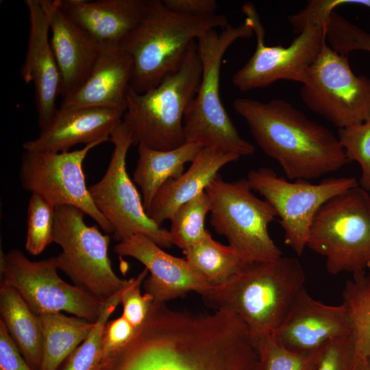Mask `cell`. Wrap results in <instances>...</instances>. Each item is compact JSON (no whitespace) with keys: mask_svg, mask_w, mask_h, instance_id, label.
<instances>
[{"mask_svg":"<svg viewBox=\"0 0 370 370\" xmlns=\"http://www.w3.org/2000/svg\"><path fill=\"white\" fill-rule=\"evenodd\" d=\"M254 338L236 314H195L153 302L130 341L97 370H257Z\"/></svg>","mask_w":370,"mask_h":370,"instance_id":"1","label":"cell"},{"mask_svg":"<svg viewBox=\"0 0 370 370\" xmlns=\"http://www.w3.org/2000/svg\"><path fill=\"white\" fill-rule=\"evenodd\" d=\"M233 108L291 180L317 178L349 162L338 136L284 99L238 98Z\"/></svg>","mask_w":370,"mask_h":370,"instance_id":"2","label":"cell"},{"mask_svg":"<svg viewBox=\"0 0 370 370\" xmlns=\"http://www.w3.org/2000/svg\"><path fill=\"white\" fill-rule=\"evenodd\" d=\"M305 281L299 260L282 256L249 263L228 282L210 287L201 296L214 311L239 317L256 341L281 325Z\"/></svg>","mask_w":370,"mask_h":370,"instance_id":"3","label":"cell"},{"mask_svg":"<svg viewBox=\"0 0 370 370\" xmlns=\"http://www.w3.org/2000/svg\"><path fill=\"white\" fill-rule=\"evenodd\" d=\"M228 24L223 14H182L161 0H147L141 21L120 43L133 61L130 87L143 93L156 86L178 69L192 42Z\"/></svg>","mask_w":370,"mask_h":370,"instance_id":"4","label":"cell"},{"mask_svg":"<svg viewBox=\"0 0 370 370\" xmlns=\"http://www.w3.org/2000/svg\"><path fill=\"white\" fill-rule=\"evenodd\" d=\"M253 35L251 25L245 19L237 26L229 23L220 32L210 30L197 40L202 72L198 90L184 113L186 143L240 158L254 153V145L240 136L219 94L221 67L226 51L237 40Z\"/></svg>","mask_w":370,"mask_h":370,"instance_id":"5","label":"cell"},{"mask_svg":"<svg viewBox=\"0 0 370 370\" xmlns=\"http://www.w3.org/2000/svg\"><path fill=\"white\" fill-rule=\"evenodd\" d=\"M201 72L195 40L178 69L158 85L143 93L130 88L123 122L131 133L133 145L167 151L186 143L184 113L198 90Z\"/></svg>","mask_w":370,"mask_h":370,"instance_id":"6","label":"cell"},{"mask_svg":"<svg viewBox=\"0 0 370 370\" xmlns=\"http://www.w3.org/2000/svg\"><path fill=\"white\" fill-rule=\"evenodd\" d=\"M307 247L336 275L365 270L370 262V195L359 185L336 195L316 213Z\"/></svg>","mask_w":370,"mask_h":370,"instance_id":"7","label":"cell"},{"mask_svg":"<svg viewBox=\"0 0 370 370\" xmlns=\"http://www.w3.org/2000/svg\"><path fill=\"white\" fill-rule=\"evenodd\" d=\"M252 190L247 178L226 182L219 175L206 189L210 224L248 263L271 261L283 256L268 231L278 215Z\"/></svg>","mask_w":370,"mask_h":370,"instance_id":"8","label":"cell"},{"mask_svg":"<svg viewBox=\"0 0 370 370\" xmlns=\"http://www.w3.org/2000/svg\"><path fill=\"white\" fill-rule=\"evenodd\" d=\"M82 210L69 205L56 206L53 243L61 248L54 256L58 270L102 302L131 282L112 269L108 250L109 234L88 226Z\"/></svg>","mask_w":370,"mask_h":370,"instance_id":"9","label":"cell"},{"mask_svg":"<svg viewBox=\"0 0 370 370\" xmlns=\"http://www.w3.org/2000/svg\"><path fill=\"white\" fill-rule=\"evenodd\" d=\"M114 149L107 169L99 181L88 188L91 199L112 229L119 242L141 234L163 248L173 245L169 231L147 215L143 200L126 169V158L132 145L131 133L122 122L110 136Z\"/></svg>","mask_w":370,"mask_h":370,"instance_id":"10","label":"cell"},{"mask_svg":"<svg viewBox=\"0 0 370 370\" xmlns=\"http://www.w3.org/2000/svg\"><path fill=\"white\" fill-rule=\"evenodd\" d=\"M54 256L30 260L18 249L1 251V283L12 286L36 314L66 312L95 323L104 302L63 280Z\"/></svg>","mask_w":370,"mask_h":370,"instance_id":"11","label":"cell"},{"mask_svg":"<svg viewBox=\"0 0 370 370\" xmlns=\"http://www.w3.org/2000/svg\"><path fill=\"white\" fill-rule=\"evenodd\" d=\"M242 11L256 38V49L232 75L233 85L241 92L267 87L279 80L306 84L309 69L326 41L325 23L308 25L287 47L265 44V29L255 5L244 3Z\"/></svg>","mask_w":370,"mask_h":370,"instance_id":"12","label":"cell"},{"mask_svg":"<svg viewBox=\"0 0 370 370\" xmlns=\"http://www.w3.org/2000/svg\"><path fill=\"white\" fill-rule=\"evenodd\" d=\"M300 95L310 110L338 129L370 118V79L356 76L347 56L332 49L326 41L309 69V82L302 85Z\"/></svg>","mask_w":370,"mask_h":370,"instance_id":"13","label":"cell"},{"mask_svg":"<svg viewBox=\"0 0 370 370\" xmlns=\"http://www.w3.org/2000/svg\"><path fill=\"white\" fill-rule=\"evenodd\" d=\"M247 179L252 190L275 210L284 243L297 256L307 247L312 222L321 206L336 195L359 185L353 177H329L318 184L303 180L291 182L269 167L249 171Z\"/></svg>","mask_w":370,"mask_h":370,"instance_id":"14","label":"cell"},{"mask_svg":"<svg viewBox=\"0 0 370 370\" xmlns=\"http://www.w3.org/2000/svg\"><path fill=\"white\" fill-rule=\"evenodd\" d=\"M103 143L97 141L72 151H25L19 180L25 190L42 196L56 206L69 205L78 208L106 234L112 235L110 223L91 199L82 169L88 152Z\"/></svg>","mask_w":370,"mask_h":370,"instance_id":"15","label":"cell"},{"mask_svg":"<svg viewBox=\"0 0 370 370\" xmlns=\"http://www.w3.org/2000/svg\"><path fill=\"white\" fill-rule=\"evenodd\" d=\"M114 251L136 259L148 270L143 286L155 303H166L190 292L201 295L211 287L185 258L166 253L143 234H133L119 242Z\"/></svg>","mask_w":370,"mask_h":370,"instance_id":"16","label":"cell"},{"mask_svg":"<svg viewBox=\"0 0 370 370\" xmlns=\"http://www.w3.org/2000/svg\"><path fill=\"white\" fill-rule=\"evenodd\" d=\"M29 21L27 48L21 75L26 84L32 83L40 130L48 125L58 109L60 75L51 44L49 18L40 0L24 1Z\"/></svg>","mask_w":370,"mask_h":370,"instance_id":"17","label":"cell"},{"mask_svg":"<svg viewBox=\"0 0 370 370\" xmlns=\"http://www.w3.org/2000/svg\"><path fill=\"white\" fill-rule=\"evenodd\" d=\"M286 347L310 352L328 341L352 334L345 306H330L312 297L303 287L281 325L273 332Z\"/></svg>","mask_w":370,"mask_h":370,"instance_id":"18","label":"cell"},{"mask_svg":"<svg viewBox=\"0 0 370 370\" xmlns=\"http://www.w3.org/2000/svg\"><path fill=\"white\" fill-rule=\"evenodd\" d=\"M49 18L50 41L60 75V95L66 99L84 83L99 57L101 44L77 25L58 0H40Z\"/></svg>","mask_w":370,"mask_h":370,"instance_id":"19","label":"cell"},{"mask_svg":"<svg viewBox=\"0 0 370 370\" xmlns=\"http://www.w3.org/2000/svg\"><path fill=\"white\" fill-rule=\"evenodd\" d=\"M124 113L105 107H60L51 123L23 147L30 151L62 152L80 143H104L110 140V134L122 122Z\"/></svg>","mask_w":370,"mask_h":370,"instance_id":"20","label":"cell"},{"mask_svg":"<svg viewBox=\"0 0 370 370\" xmlns=\"http://www.w3.org/2000/svg\"><path fill=\"white\" fill-rule=\"evenodd\" d=\"M133 61L119 43H103L96 63L82 86L60 107H105L125 111Z\"/></svg>","mask_w":370,"mask_h":370,"instance_id":"21","label":"cell"},{"mask_svg":"<svg viewBox=\"0 0 370 370\" xmlns=\"http://www.w3.org/2000/svg\"><path fill=\"white\" fill-rule=\"evenodd\" d=\"M147 0H58L61 8L99 43H121L142 19Z\"/></svg>","mask_w":370,"mask_h":370,"instance_id":"22","label":"cell"},{"mask_svg":"<svg viewBox=\"0 0 370 370\" xmlns=\"http://www.w3.org/2000/svg\"><path fill=\"white\" fill-rule=\"evenodd\" d=\"M239 158L234 154L202 148L186 171L169 180L156 193L146 210L148 217L158 225L170 220L180 206L206 190L221 168Z\"/></svg>","mask_w":370,"mask_h":370,"instance_id":"23","label":"cell"},{"mask_svg":"<svg viewBox=\"0 0 370 370\" xmlns=\"http://www.w3.org/2000/svg\"><path fill=\"white\" fill-rule=\"evenodd\" d=\"M137 146L138 158L132 179L141 190L145 210L163 184L181 175L184 165L191 163L204 148L193 143H185L167 151L154 149L143 144Z\"/></svg>","mask_w":370,"mask_h":370,"instance_id":"24","label":"cell"},{"mask_svg":"<svg viewBox=\"0 0 370 370\" xmlns=\"http://www.w3.org/2000/svg\"><path fill=\"white\" fill-rule=\"evenodd\" d=\"M0 321L32 370H40L42 334L38 314L12 286L0 284Z\"/></svg>","mask_w":370,"mask_h":370,"instance_id":"25","label":"cell"},{"mask_svg":"<svg viewBox=\"0 0 370 370\" xmlns=\"http://www.w3.org/2000/svg\"><path fill=\"white\" fill-rule=\"evenodd\" d=\"M38 315L42 334L40 370H58L88 336L95 323L62 312Z\"/></svg>","mask_w":370,"mask_h":370,"instance_id":"26","label":"cell"},{"mask_svg":"<svg viewBox=\"0 0 370 370\" xmlns=\"http://www.w3.org/2000/svg\"><path fill=\"white\" fill-rule=\"evenodd\" d=\"M182 251L186 260L211 286L226 283L249 264L234 247L215 241L209 231Z\"/></svg>","mask_w":370,"mask_h":370,"instance_id":"27","label":"cell"},{"mask_svg":"<svg viewBox=\"0 0 370 370\" xmlns=\"http://www.w3.org/2000/svg\"><path fill=\"white\" fill-rule=\"evenodd\" d=\"M342 292L354 344V361L370 358V271H356Z\"/></svg>","mask_w":370,"mask_h":370,"instance_id":"28","label":"cell"},{"mask_svg":"<svg viewBox=\"0 0 370 370\" xmlns=\"http://www.w3.org/2000/svg\"><path fill=\"white\" fill-rule=\"evenodd\" d=\"M210 212V199L206 190L180 206L170 219L173 245L182 251L202 239L208 230L204 223Z\"/></svg>","mask_w":370,"mask_h":370,"instance_id":"29","label":"cell"},{"mask_svg":"<svg viewBox=\"0 0 370 370\" xmlns=\"http://www.w3.org/2000/svg\"><path fill=\"white\" fill-rule=\"evenodd\" d=\"M126 287L104 301L88 336L71 353L58 370H97L102 360L101 344L105 326L110 317L121 304Z\"/></svg>","mask_w":370,"mask_h":370,"instance_id":"30","label":"cell"},{"mask_svg":"<svg viewBox=\"0 0 370 370\" xmlns=\"http://www.w3.org/2000/svg\"><path fill=\"white\" fill-rule=\"evenodd\" d=\"M258 354L257 370H315L320 349L297 352L284 346L271 333L255 341Z\"/></svg>","mask_w":370,"mask_h":370,"instance_id":"31","label":"cell"},{"mask_svg":"<svg viewBox=\"0 0 370 370\" xmlns=\"http://www.w3.org/2000/svg\"><path fill=\"white\" fill-rule=\"evenodd\" d=\"M56 206L42 196L32 193L27 208L25 247L32 256L41 254L53 243Z\"/></svg>","mask_w":370,"mask_h":370,"instance_id":"32","label":"cell"},{"mask_svg":"<svg viewBox=\"0 0 370 370\" xmlns=\"http://www.w3.org/2000/svg\"><path fill=\"white\" fill-rule=\"evenodd\" d=\"M338 138L349 162L361 169L359 186L370 192V118L364 123L338 129Z\"/></svg>","mask_w":370,"mask_h":370,"instance_id":"33","label":"cell"},{"mask_svg":"<svg viewBox=\"0 0 370 370\" xmlns=\"http://www.w3.org/2000/svg\"><path fill=\"white\" fill-rule=\"evenodd\" d=\"M325 40L339 53L354 50L370 52V34L333 11L325 23Z\"/></svg>","mask_w":370,"mask_h":370,"instance_id":"34","label":"cell"},{"mask_svg":"<svg viewBox=\"0 0 370 370\" xmlns=\"http://www.w3.org/2000/svg\"><path fill=\"white\" fill-rule=\"evenodd\" d=\"M148 273V270L145 268L136 277L132 278L121 297V316L136 328L144 322L153 302L149 294H142L140 291V286Z\"/></svg>","mask_w":370,"mask_h":370,"instance_id":"35","label":"cell"},{"mask_svg":"<svg viewBox=\"0 0 370 370\" xmlns=\"http://www.w3.org/2000/svg\"><path fill=\"white\" fill-rule=\"evenodd\" d=\"M354 344L352 334L334 338L319 351L315 370H352Z\"/></svg>","mask_w":370,"mask_h":370,"instance_id":"36","label":"cell"},{"mask_svg":"<svg viewBox=\"0 0 370 370\" xmlns=\"http://www.w3.org/2000/svg\"><path fill=\"white\" fill-rule=\"evenodd\" d=\"M135 331L136 328L123 316L108 321L102 338V359L125 345Z\"/></svg>","mask_w":370,"mask_h":370,"instance_id":"37","label":"cell"},{"mask_svg":"<svg viewBox=\"0 0 370 370\" xmlns=\"http://www.w3.org/2000/svg\"><path fill=\"white\" fill-rule=\"evenodd\" d=\"M0 370H32L0 321Z\"/></svg>","mask_w":370,"mask_h":370,"instance_id":"38","label":"cell"},{"mask_svg":"<svg viewBox=\"0 0 370 370\" xmlns=\"http://www.w3.org/2000/svg\"><path fill=\"white\" fill-rule=\"evenodd\" d=\"M169 10L190 16H205L217 14L215 0H162Z\"/></svg>","mask_w":370,"mask_h":370,"instance_id":"39","label":"cell"},{"mask_svg":"<svg viewBox=\"0 0 370 370\" xmlns=\"http://www.w3.org/2000/svg\"><path fill=\"white\" fill-rule=\"evenodd\" d=\"M352 370H370V358L355 360Z\"/></svg>","mask_w":370,"mask_h":370,"instance_id":"40","label":"cell"},{"mask_svg":"<svg viewBox=\"0 0 370 370\" xmlns=\"http://www.w3.org/2000/svg\"><path fill=\"white\" fill-rule=\"evenodd\" d=\"M352 5H360L370 8V0H351Z\"/></svg>","mask_w":370,"mask_h":370,"instance_id":"41","label":"cell"}]
</instances>
